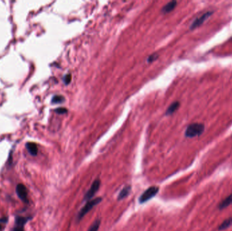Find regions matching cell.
<instances>
[{
	"instance_id": "1",
	"label": "cell",
	"mask_w": 232,
	"mask_h": 231,
	"mask_svg": "<svg viewBox=\"0 0 232 231\" xmlns=\"http://www.w3.org/2000/svg\"><path fill=\"white\" fill-rule=\"evenodd\" d=\"M205 130V126L200 123H194L189 125L185 132V136L187 138H194L200 136Z\"/></svg>"
},
{
	"instance_id": "2",
	"label": "cell",
	"mask_w": 232,
	"mask_h": 231,
	"mask_svg": "<svg viewBox=\"0 0 232 231\" xmlns=\"http://www.w3.org/2000/svg\"><path fill=\"white\" fill-rule=\"evenodd\" d=\"M101 201H102L101 197H97V198L92 199V200L88 201V202L86 203V204L83 207L82 209H81V210L78 212V216H77V218H76L77 221L80 222V220H82V218H84V216H86L87 213H88L89 211H90L91 209L93 208L94 207L96 206V205L101 203Z\"/></svg>"
},
{
	"instance_id": "3",
	"label": "cell",
	"mask_w": 232,
	"mask_h": 231,
	"mask_svg": "<svg viewBox=\"0 0 232 231\" xmlns=\"http://www.w3.org/2000/svg\"><path fill=\"white\" fill-rule=\"evenodd\" d=\"M159 191V188L157 186H151L147 188L139 197V203L140 204L145 203L147 201L150 200L157 194Z\"/></svg>"
},
{
	"instance_id": "4",
	"label": "cell",
	"mask_w": 232,
	"mask_h": 231,
	"mask_svg": "<svg viewBox=\"0 0 232 231\" xmlns=\"http://www.w3.org/2000/svg\"><path fill=\"white\" fill-rule=\"evenodd\" d=\"M214 12L212 11H208L205 12V13L202 14V15H201L200 16L197 17V18L196 19H195V20H193V22L191 23L190 26L191 30H193V29H195L198 28L199 27H200L208 18H209L212 15V14Z\"/></svg>"
},
{
	"instance_id": "5",
	"label": "cell",
	"mask_w": 232,
	"mask_h": 231,
	"mask_svg": "<svg viewBox=\"0 0 232 231\" xmlns=\"http://www.w3.org/2000/svg\"><path fill=\"white\" fill-rule=\"evenodd\" d=\"M100 186H101V180L99 179H96L91 185L90 188L86 192L84 196V201H90L91 200L97 192L99 190Z\"/></svg>"
},
{
	"instance_id": "6",
	"label": "cell",
	"mask_w": 232,
	"mask_h": 231,
	"mask_svg": "<svg viewBox=\"0 0 232 231\" xmlns=\"http://www.w3.org/2000/svg\"><path fill=\"white\" fill-rule=\"evenodd\" d=\"M16 192L17 195H18V197L21 200L25 203L28 202V199H27V195H28V194H27V189L24 184H18L16 186Z\"/></svg>"
},
{
	"instance_id": "7",
	"label": "cell",
	"mask_w": 232,
	"mask_h": 231,
	"mask_svg": "<svg viewBox=\"0 0 232 231\" xmlns=\"http://www.w3.org/2000/svg\"><path fill=\"white\" fill-rule=\"evenodd\" d=\"M176 5H177V1H171L169 2V3L166 4L161 9V12L164 14H167L169 12H172L174 8H176Z\"/></svg>"
},
{
	"instance_id": "8",
	"label": "cell",
	"mask_w": 232,
	"mask_h": 231,
	"mask_svg": "<svg viewBox=\"0 0 232 231\" xmlns=\"http://www.w3.org/2000/svg\"><path fill=\"white\" fill-rule=\"evenodd\" d=\"M130 191H131V186L130 185L126 186L125 187L122 188V190L120 192V193H119L118 196V199L119 201H120L125 199L126 197L129 195Z\"/></svg>"
},
{
	"instance_id": "9",
	"label": "cell",
	"mask_w": 232,
	"mask_h": 231,
	"mask_svg": "<svg viewBox=\"0 0 232 231\" xmlns=\"http://www.w3.org/2000/svg\"><path fill=\"white\" fill-rule=\"evenodd\" d=\"M26 148L28 152L31 155L35 156L37 154L38 149L37 146L35 143H27L26 144Z\"/></svg>"
},
{
	"instance_id": "10",
	"label": "cell",
	"mask_w": 232,
	"mask_h": 231,
	"mask_svg": "<svg viewBox=\"0 0 232 231\" xmlns=\"http://www.w3.org/2000/svg\"><path fill=\"white\" fill-rule=\"evenodd\" d=\"M232 203V193L229 194L228 197H227L226 198L221 201L220 204L219 205V209H223L226 208L227 207H228Z\"/></svg>"
},
{
	"instance_id": "11",
	"label": "cell",
	"mask_w": 232,
	"mask_h": 231,
	"mask_svg": "<svg viewBox=\"0 0 232 231\" xmlns=\"http://www.w3.org/2000/svg\"><path fill=\"white\" fill-rule=\"evenodd\" d=\"M180 107V103L178 101H176L172 103L171 105H170L169 108H168L166 110V114L167 115H170L173 114L174 112H175L176 110H177L178 108Z\"/></svg>"
},
{
	"instance_id": "12",
	"label": "cell",
	"mask_w": 232,
	"mask_h": 231,
	"mask_svg": "<svg viewBox=\"0 0 232 231\" xmlns=\"http://www.w3.org/2000/svg\"><path fill=\"white\" fill-rule=\"evenodd\" d=\"M232 224V218H229L223 222V223L219 226V230H225L226 228H229Z\"/></svg>"
},
{
	"instance_id": "13",
	"label": "cell",
	"mask_w": 232,
	"mask_h": 231,
	"mask_svg": "<svg viewBox=\"0 0 232 231\" xmlns=\"http://www.w3.org/2000/svg\"><path fill=\"white\" fill-rule=\"evenodd\" d=\"M101 220L100 219L96 220L95 221L93 222L92 225L90 226V228H89L88 231H98L99 230L100 225H101Z\"/></svg>"
},
{
	"instance_id": "14",
	"label": "cell",
	"mask_w": 232,
	"mask_h": 231,
	"mask_svg": "<svg viewBox=\"0 0 232 231\" xmlns=\"http://www.w3.org/2000/svg\"><path fill=\"white\" fill-rule=\"evenodd\" d=\"M65 101V98L61 95H56L52 98V103L53 104H60Z\"/></svg>"
},
{
	"instance_id": "15",
	"label": "cell",
	"mask_w": 232,
	"mask_h": 231,
	"mask_svg": "<svg viewBox=\"0 0 232 231\" xmlns=\"http://www.w3.org/2000/svg\"><path fill=\"white\" fill-rule=\"evenodd\" d=\"M27 218L22 217V216H18L16 218V225H21V226H24L25 224L27 222Z\"/></svg>"
},
{
	"instance_id": "16",
	"label": "cell",
	"mask_w": 232,
	"mask_h": 231,
	"mask_svg": "<svg viewBox=\"0 0 232 231\" xmlns=\"http://www.w3.org/2000/svg\"><path fill=\"white\" fill-rule=\"evenodd\" d=\"M71 75H70V74H67V75H66L63 79V81H64V82H65V84L66 85L69 84V83L71 82Z\"/></svg>"
},
{
	"instance_id": "17",
	"label": "cell",
	"mask_w": 232,
	"mask_h": 231,
	"mask_svg": "<svg viewBox=\"0 0 232 231\" xmlns=\"http://www.w3.org/2000/svg\"><path fill=\"white\" fill-rule=\"evenodd\" d=\"M157 57H158V55L157 54H153L151 55V56H149V58L147 59V62H153V61L155 60V59H157Z\"/></svg>"
},
{
	"instance_id": "18",
	"label": "cell",
	"mask_w": 232,
	"mask_h": 231,
	"mask_svg": "<svg viewBox=\"0 0 232 231\" xmlns=\"http://www.w3.org/2000/svg\"><path fill=\"white\" fill-rule=\"evenodd\" d=\"M55 111L58 114H65L67 113V110L65 108H58V109H56Z\"/></svg>"
},
{
	"instance_id": "19",
	"label": "cell",
	"mask_w": 232,
	"mask_h": 231,
	"mask_svg": "<svg viewBox=\"0 0 232 231\" xmlns=\"http://www.w3.org/2000/svg\"><path fill=\"white\" fill-rule=\"evenodd\" d=\"M13 231H24V226L16 225L13 228Z\"/></svg>"
}]
</instances>
